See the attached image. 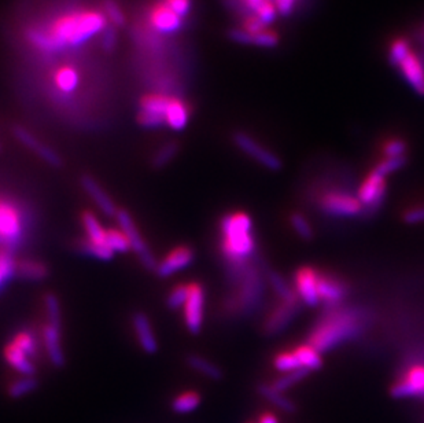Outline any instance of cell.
Instances as JSON below:
<instances>
[{"label": "cell", "mask_w": 424, "mask_h": 423, "mask_svg": "<svg viewBox=\"0 0 424 423\" xmlns=\"http://www.w3.org/2000/svg\"><path fill=\"white\" fill-rule=\"evenodd\" d=\"M107 22L103 11H76L61 17L47 31L61 51L65 47L80 46L100 35L109 26Z\"/></svg>", "instance_id": "cell-1"}, {"label": "cell", "mask_w": 424, "mask_h": 423, "mask_svg": "<svg viewBox=\"0 0 424 423\" xmlns=\"http://www.w3.org/2000/svg\"><path fill=\"white\" fill-rule=\"evenodd\" d=\"M361 330L363 321H360V314L353 310H342L331 314L316 327L311 335L309 345L319 352H327L349 340L359 337Z\"/></svg>", "instance_id": "cell-2"}, {"label": "cell", "mask_w": 424, "mask_h": 423, "mask_svg": "<svg viewBox=\"0 0 424 423\" xmlns=\"http://www.w3.org/2000/svg\"><path fill=\"white\" fill-rule=\"evenodd\" d=\"M223 253L235 264L247 260L254 252L253 221L249 214L236 212L221 218Z\"/></svg>", "instance_id": "cell-3"}, {"label": "cell", "mask_w": 424, "mask_h": 423, "mask_svg": "<svg viewBox=\"0 0 424 423\" xmlns=\"http://www.w3.org/2000/svg\"><path fill=\"white\" fill-rule=\"evenodd\" d=\"M116 218L120 224V228L121 231L127 235L128 241H129V245H131V249L135 252V255L138 256L141 264L147 269V271H155L157 269V265L158 262L155 260L152 252L150 250L148 245L146 244V241L143 239V237L131 216V213L125 209H118L117 214H116Z\"/></svg>", "instance_id": "cell-4"}, {"label": "cell", "mask_w": 424, "mask_h": 423, "mask_svg": "<svg viewBox=\"0 0 424 423\" xmlns=\"http://www.w3.org/2000/svg\"><path fill=\"white\" fill-rule=\"evenodd\" d=\"M233 142L242 153H244L247 157L256 161L261 166L272 172H278L282 169L283 162L281 157L276 153L267 149L265 146H262L249 134L243 131H237L233 135Z\"/></svg>", "instance_id": "cell-5"}, {"label": "cell", "mask_w": 424, "mask_h": 423, "mask_svg": "<svg viewBox=\"0 0 424 423\" xmlns=\"http://www.w3.org/2000/svg\"><path fill=\"white\" fill-rule=\"evenodd\" d=\"M172 97L162 94H148L141 101L138 122L143 128L154 129L166 125L165 115Z\"/></svg>", "instance_id": "cell-6"}, {"label": "cell", "mask_w": 424, "mask_h": 423, "mask_svg": "<svg viewBox=\"0 0 424 423\" xmlns=\"http://www.w3.org/2000/svg\"><path fill=\"white\" fill-rule=\"evenodd\" d=\"M320 208L326 214L333 217H356L364 211L357 197L340 191L326 193L322 197Z\"/></svg>", "instance_id": "cell-7"}, {"label": "cell", "mask_w": 424, "mask_h": 423, "mask_svg": "<svg viewBox=\"0 0 424 423\" xmlns=\"http://www.w3.org/2000/svg\"><path fill=\"white\" fill-rule=\"evenodd\" d=\"M184 308L186 327L192 335H198L203 326L205 289L199 283H189V298Z\"/></svg>", "instance_id": "cell-8"}, {"label": "cell", "mask_w": 424, "mask_h": 423, "mask_svg": "<svg viewBox=\"0 0 424 423\" xmlns=\"http://www.w3.org/2000/svg\"><path fill=\"white\" fill-rule=\"evenodd\" d=\"M13 135L19 143H22L31 152H33L39 159H43L49 166L61 168L63 165V159L59 156V153H56L46 143L40 142L32 132H29L22 125H15L13 128Z\"/></svg>", "instance_id": "cell-9"}, {"label": "cell", "mask_w": 424, "mask_h": 423, "mask_svg": "<svg viewBox=\"0 0 424 423\" xmlns=\"http://www.w3.org/2000/svg\"><path fill=\"white\" fill-rule=\"evenodd\" d=\"M22 234V221L18 211L10 204L0 200V244L14 245Z\"/></svg>", "instance_id": "cell-10"}, {"label": "cell", "mask_w": 424, "mask_h": 423, "mask_svg": "<svg viewBox=\"0 0 424 423\" xmlns=\"http://www.w3.org/2000/svg\"><path fill=\"white\" fill-rule=\"evenodd\" d=\"M319 275L311 266H304L295 273V293L308 307H317L320 303Z\"/></svg>", "instance_id": "cell-11"}, {"label": "cell", "mask_w": 424, "mask_h": 423, "mask_svg": "<svg viewBox=\"0 0 424 423\" xmlns=\"http://www.w3.org/2000/svg\"><path fill=\"white\" fill-rule=\"evenodd\" d=\"M386 194V182L384 177L379 176L374 170L363 182L357 198L363 205V209L368 212L375 211L380 208Z\"/></svg>", "instance_id": "cell-12"}, {"label": "cell", "mask_w": 424, "mask_h": 423, "mask_svg": "<svg viewBox=\"0 0 424 423\" xmlns=\"http://www.w3.org/2000/svg\"><path fill=\"white\" fill-rule=\"evenodd\" d=\"M407 84L418 94L424 97V59L414 50L395 66Z\"/></svg>", "instance_id": "cell-13"}, {"label": "cell", "mask_w": 424, "mask_h": 423, "mask_svg": "<svg viewBox=\"0 0 424 423\" xmlns=\"http://www.w3.org/2000/svg\"><path fill=\"white\" fill-rule=\"evenodd\" d=\"M80 186L88 194V197L94 201L95 205L100 209L104 216L113 217L117 214V207L113 198L104 191V189L97 183V180L91 175H83L80 177Z\"/></svg>", "instance_id": "cell-14"}, {"label": "cell", "mask_w": 424, "mask_h": 423, "mask_svg": "<svg viewBox=\"0 0 424 423\" xmlns=\"http://www.w3.org/2000/svg\"><path fill=\"white\" fill-rule=\"evenodd\" d=\"M194 259H195L194 250L189 246L176 248L161 263H158L155 273L159 278H169L173 273H176V272H179V271H182V269H184V268H187L192 264Z\"/></svg>", "instance_id": "cell-15"}, {"label": "cell", "mask_w": 424, "mask_h": 423, "mask_svg": "<svg viewBox=\"0 0 424 423\" xmlns=\"http://www.w3.org/2000/svg\"><path fill=\"white\" fill-rule=\"evenodd\" d=\"M150 21L152 28L159 33H175L183 26V18L173 13L165 3H159L152 7Z\"/></svg>", "instance_id": "cell-16"}, {"label": "cell", "mask_w": 424, "mask_h": 423, "mask_svg": "<svg viewBox=\"0 0 424 423\" xmlns=\"http://www.w3.org/2000/svg\"><path fill=\"white\" fill-rule=\"evenodd\" d=\"M132 324H134V330H135V334H136V338L139 341L141 349L148 355L157 353L158 341L155 338V334L152 331L151 321L148 317L144 312L138 311L132 315Z\"/></svg>", "instance_id": "cell-17"}, {"label": "cell", "mask_w": 424, "mask_h": 423, "mask_svg": "<svg viewBox=\"0 0 424 423\" xmlns=\"http://www.w3.org/2000/svg\"><path fill=\"white\" fill-rule=\"evenodd\" d=\"M43 341L51 365L55 369H62L66 365V358L61 345V330L47 323L43 328Z\"/></svg>", "instance_id": "cell-18"}, {"label": "cell", "mask_w": 424, "mask_h": 423, "mask_svg": "<svg viewBox=\"0 0 424 423\" xmlns=\"http://www.w3.org/2000/svg\"><path fill=\"white\" fill-rule=\"evenodd\" d=\"M347 293L346 286L339 279L332 276L319 275V297L320 301L326 303L327 305H336L339 304Z\"/></svg>", "instance_id": "cell-19"}, {"label": "cell", "mask_w": 424, "mask_h": 423, "mask_svg": "<svg viewBox=\"0 0 424 423\" xmlns=\"http://www.w3.org/2000/svg\"><path fill=\"white\" fill-rule=\"evenodd\" d=\"M297 315V304H285L282 303L278 305L274 312L267 319L265 333L268 334H279L284 327Z\"/></svg>", "instance_id": "cell-20"}, {"label": "cell", "mask_w": 424, "mask_h": 423, "mask_svg": "<svg viewBox=\"0 0 424 423\" xmlns=\"http://www.w3.org/2000/svg\"><path fill=\"white\" fill-rule=\"evenodd\" d=\"M4 359L14 369L24 376H32L36 372L35 365L28 359V355L19 349L13 341L4 348Z\"/></svg>", "instance_id": "cell-21"}, {"label": "cell", "mask_w": 424, "mask_h": 423, "mask_svg": "<svg viewBox=\"0 0 424 423\" xmlns=\"http://www.w3.org/2000/svg\"><path fill=\"white\" fill-rule=\"evenodd\" d=\"M166 125L173 131H183L189 121V106L179 98H171L165 115Z\"/></svg>", "instance_id": "cell-22"}, {"label": "cell", "mask_w": 424, "mask_h": 423, "mask_svg": "<svg viewBox=\"0 0 424 423\" xmlns=\"http://www.w3.org/2000/svg\"><path fill=\"white\" fill-rule=\"evenodd\" d=\"M186 362H187L189 369L202 374L203 376H206L212 381H221L224 378V372L216 363H213L212 360H209L201 355H195V353L189 355Z\"/></svg>", "instance_id": "cell-23"}, {"label": "cell", "mask_w": 424, "mask_h": 423, "mask_svg": "<svg viewBox=\"0 0 424 423\" xmlns=\"http://www.w3.org/2000/svg\"><path fill=\"white\" fill-rule=\"evenodd\" d=\"M257 390L264 399H267L271 404H274L275 407H278L279 410H282L284 413L292 414V413L297 411V406L290 399H287L282 392L276 390L272 385L261 383V385H258Z\"/></svg>", "instance_id": "cell-24"}, {"label": "cell", "mask_w": 424, "mask_h": 423, "mask_svg": "<svg viewBox=\"0 0 424 423\" xmlns=\"http://www.w3.org/2000/svg\"><path fill=\"white\" fill-rule=\"evenodd\" d=\"M17 275L25 280H45L49 275L47 265L35 260H22L17 264Z\"/></svg>", "instance_id": "cell-25"}, {"label": "cell", "mask_w": 424, "mask_h": 423, "mask_svg": "<svg viewBox=\"0 0 424 423\" xmlns=\"http://www.w3.org/2000/svg\"><path fill=\"white\" fill-rule=\"evenodd\" d=\"M54 81L59 91H62L65 94H70V93L76 91V88L79 87L80 76L74 67L63 66L56 70V73L54 76Z\"/></svg>", "instance_id": "cell-26"}, {"label": "cell", "mask_w": 424, "mask_h": 423, "mask_svg": "<svg viewBox=\"0 0 424 423\" xmlns=\"http://www.w3.org/2000/svg\"><path fill=\"white\" fill-rule=\"evenodd\" d=\"M294 355L297 356L299 365L302 369L308 371L320 370L323 366V359L320 356V352L315 349L312 345H301L294 351Z\"/></svg>", "instance_id": "cell-27"}, {"label": "cell", "mask_w": 424, "mask_h": 423, "mask_svg": "<svg viewBox=\"0 0 424 423\" xmlns=\"http://www.w3.org/2000/svg\"><path fill=\"white\" fill-rule=\"evenodd\" d=\"M81 223L84 225V230L88 235V239L99 245H106V234L107 231L100 225L99 220L96 218L93 212H83L81 214Z\"/></svg>", "instance_id": "cell-28"}, {"label": "cell", "mask_w": 424, "mask_h": 423, "mask_svg": "<svg viewBox=\"0 0 424 423\" xmlns=\"http://www.w3.org/2000/svg\"><path fill=\"white\" fill-rule=\"evenodd\" d=\"M179 150H180V145L176 141L166 142L152 156L151 168H154L157 170L165 168L166 165H169L173 159H176V156L179 154Z\"/></svg>", "instance_id": "cell-29"}, {"label": "cell", "mask_w": 424, "mask_h": 423, "mask_svg": "<svg viewBox=\"0 0 424 423\" xmlns=\"http://www.w3.org/2000/svg\"><path fill=\"white\" fill-rule=\"evenodd\" d=\"M77 248L83 255L102 260V262H110V260H113V257L116 255L107 245H99L90 239L79 241Z\"/></svg>", "instance_id": "cell-30"}, {"label": "cell", "mask_w": 424, "mask_h": 423, "mask_svg": "<svg viewBox=\"0 0 424 423\" xmlns=\"http://www.w3.org/2000/svg\"><path fill=\"white\" fill-rule=\"evenodd\" d=\"M269 283L272 286V289L275 290L276 296L281 298L282 303L285 304H297V293L295 290H292L290 287V285L283 279L282 275H279L278 272H269Z\"/></svg>", "instance_id": "cell-31"}, {"label": "cell", "mask_w": 424, "mask_h": 423, "mask_svg": "<svg viewBox=\"0 0 424 423\" xmlns=\"http://www.w3.org/2000/svg\"><path fill=\"white\" fill-rule=\"evenodd\" d=\"M412 50H414L412 45L407 38H395L391 40L387 50L388 62L393 66H397L401 61H404L409 55Z\"/></svg>", "instance_id": "cell-32"}, {"label": "cell", "mask_w": 424, "mask_h": 423, "mask_svg": "<svg viewBox=\"0 0 424 423\" xmlns=\"http://www.w3.org/2000/svg\"><path fill=\"white\" fill-rule=\"evenodd\" d=\"M39 388V381L32 375V376H22L17 381H14L8 386V396L11 399H21L32 392H35Z\"/></svg>", "instance_id": "cell-33"}, {"label": "cell", "mask_w": 424, "mask_h": 423, "mask_svg": "<svg viewBox=\"0 0 424 423\" xmlns=\"http://www.w3.org/2000/svg\"><path fill=\"white\" fill-rule=\"evenodd\" d=\"M201 396L196 392H186L180 396H178L172 401V410L176 414H189L194 410H196L201 404Z\"/></svg>", "instance_id": "cell-34"}, {"label": "cell", "mask_w": 424, "mask_h": 423, "mask_svg": "<svg viewBox=\"0 0 424 423\" xmlns=\"http://www.w3.org/2000/svg\"><path fill=\"white\" fill-rule=\"evenodd\" d=\"M393 399H405V397H422L424 399V388L418 386L408 378L393 385L390 389Z\"/></svg>", "instance_id": "cell-35"}, {"label": "cell", "mask_w": 424, "mask_h": 423, "mask_svg": "<svg viewBox=\"0 0 424 423\" xmlns=\"http://www.w3.org/2000/svg\"><path fill=\"white\" fill-rule=\"evenodd\" d=\"M106 245L114 252V253H127L131 250L129 241L127 235L120 230H109L106 234Z\"/></svg>", "instance_id": "cell-36"}, {"label": "cell", "mask_w": 424, "mask_h": 423, "mask_svg": "<svg viewBox=\"0 0 424 423\" xmlns=\"http://www.w3.org/2000/svg\"><path fill=\"white\" fill-rule=\"evenodd\" d=\"M309 375V371L305 369H299V370L292 371L288 374H284L281 378H278L276 381H274V383H271L276 390L284 393L285 390H288L290 388H292L294 385L299 383L301 381H304L306 376Z\"/></svg>", "instance_id": "cell-37"}, {"label": "cell", "mask_w": 424, "mask_h": 423, "mask_svg": "<svg viewBox=\"0 0 424 423\" xmlns=\"http://www.w3.org/2000/svg\"><path fill=\"white\" fill-rule=\"evenodd\" d=\"M290 223L292 230L298 234V237L304 241L313 239V228L309 223V220L301 214V213H292L290 217Z\"/></svg>", "instance_id": "cell-38"}, {"label": "cell", "mask_w": 424, "mask_h": 423, "mask_svg": "<svg viewBox=\"0 0 424 423\" xmlns=\"http://www.w3.org/2000/svg\"><path fill=\"white\" fill-rule=\"evenodd\" d=\"M45 305L47 311L48 324L61 330L62 315H61V304L58 297L54 293H47L45 296Z\"/></svg>", "instance_id": "cell-39"}, {"label": "cell", "mask_w": 424, "mask_h": 423, "mask_svg": "<svg viewBox=\"0 0 424 423\" xmlns=\"http://www.w3.org/2000/svg\"><path fill=\"white\" fill-rule=\"evenodd\" d=\"M103 8H104L103 13H104L107 21H110L113 26L121 28V26L125 25L127 17H125L123 8L120 7V4L116 0H104Z\"/></svg>", "instance_id": "cell-40"}, {"label": "cell", "mask_w": 424, "mask_h": 423, "mask_svg": "<svg viewBox=\"0 0 424 423\" xmlns=\"http://www.w3.org/2000/svg\"><path fill=\"white\" fill-rule=\"evenodd\" d=\"M253 15H256L261 24H264L267 28L269 25L274 24V21L276 19V17L279 15L278 14V10H276V6L274 3V0H264L258 8L253 13Z\"/></svg>", "instance_id": "cell-41"}, {"label": "cell", "mask_w": 424, "mask_h": 423, "mask_svg": "<svg viewBox=\"0 0 424 423\" xmlns=\"http://www.w3.org/2000/svg\"><path fill=\"white\" fill-rule=\"evenodd\" d=\"M274 366L276 367V370L281 371L283 374H288V372L302 369L297 356L294 355V352L279 353L274 360Z\"/></svg>", "instance_id": "cell-42"}, {"label": "cell", "mask_w": 424, "mask_h": 423, "mask_svg": "<svg viewBox=\"0 0 424 423\" xmlns=\"http://www.w3.org/2000/svg\"><path fill=\"white\" fill-rule=\"evenodd\" d=\"M279 35L271 29H265L257 35H251V46H257L261 49H274L279 45Z\"/></svg>", "instance_id": "cell-43"}, {"label": "cell", "mask_w": 424, "mask_h": 423, "mask_svg": "<svg viewBox=\"0 0 424 423\" xmlns=\"http://www.w3.org/2000/svg\"><path fill=\"white\" fill-rule=\"evenodd\" d=\"M189 298V285H179L172 289L166 298V305L169 310H178L186 305Z\"/></svg>", "instance_id": "cell-44"}, {"label": "cell", "mask_w": 424, "mask_h": 423, "mask_svg": "<svg viewBox=\"0 0 424 423\" xmlns=\"http://www.w3.org/2000/svg\"><path fill=\"white\" fill-rule=\"evenodd\" d=\"M407 165V159L405 157H398V159H384L383 161H380L375 166L374 172L377 173L379 176L384 177L400 170L401 168H404Z\"/></svg>", "instance_id": "cell-45"}, {"label": "cell", "mask_w": 424, "mask_h": 423, "mask_svg": "<svg viewBox=\"0 0 424 423\" xmlns=\"http://www.w3.org/2000/svg\"><path fill=\"white\" fill-rule=\"evenodd\" d=\"M13 342L19 348L22 349L28 356H35L36 355V342L33 340V335L29 334L28 331H19L14 338H13Z\"/></svg>", "instance_id": "cell-46"}, {"label": "cell", "mask_w": 424, "mask_h": 423, "mask_svg": "<svg viewBox=\"0 0 424 423\" xmlns=\"http://www.w3.org/2000/svg\"><path fill=\"white\" fill-rule=\"evenodd\" d=\"M407 153V143L401 139H391L384 143L383 154L386 159H398L405 157Z\"/></svg>", "instance_id": "cell-47"}, {"label": "cell", "mask_w": 424, "mask_h": 423, "mask_svg": "<svg viewBox=\"0 0 424 423\" xmlns=\"http://www.w3.org/2000/svg\"><path fill=\"white\" fill-rule=\"evenodd\" d=\"M100 35H102V39H100L102 49L106 53H111L116 49V46H117V32H116V28L107 26Z\"/></svg>", "instance_id": "cell-48"}, {"label": "cell", "mask_w": 424, "mask_h": 423, "mask_svg": "<svg viewBox=\"0 0 424 423\" xmlns=\"http://www.w3.org/2000/svg\"><path fill=\"white\" fill-rule=\"evenodd\" d=\"M165 4L180 18L187 17L192 7V0H165Z\"/></svg>", "instance_id": "cell-49"}, {"label": "cell", "mask_w": 424, "mask_h": 423, "mask_svg": "<svg viewBox=\"0 0 424 423\" xmlns=\"http://www.w3.org/2000/svg\"><path fill=\"white\" fill-rule=\"evenodd\" d=\"M274 3L276 6L279 15L290 17L294 13L298 0H274Z\"/></svg>", "instance_id": "cell-50"}, {"label": "cell", "mask_w": 424, "mask_h": 423, "mask_svg": "<svg viewBox=\"0 0 424 423\" xmlns=\"http://www.w3.org/2000/svg\"><path fill=\"white\" fill-rule=\"evenodd\" d=\"M404 221L408 224H418L424 221V207L412 208L404 213Z\"/></svg>", "instance_id": "cell-51"}, {"label": "cell", "mask_w": 424, "mask_h": 423, "mask_svg": "<svg viewBox=\"0 0 424 423\" xmlns=\"http://www.w3.org/2000/svg\"><path fill=\"white\" fill-rule=\"evenodd\" d=\"M262 1H264V0H239V4H242V7H243L247 13L253 14V13L258 8V6H260Z\"/></svg>", "instance_id": "cell-52"}, {"label": "cell", "mask_w": 424, "mask_h": 423, "mask_svg": "<svg viewBox=\"0 0 424 423\" xmlns=\"http://www.w3.org/2000/svg\"><path fill=\"white\" fill-rule=\"evenodd\" d=\"M258 423H279V421H278V418H276L275 415H272V414H265V415L260 417Z\"/></svg>", "instance_id": "cell-53"}, {"label": "cell", "mask_w": 424, "mask_h": 423, "mask_svg": "<svg viewBox=\"0 0 424 423\" xmlns=\"http://www.w3.org/2000/svg\"><path fill=\"white\" fill-rule=\"evenodd\" d=\"M4 280H7V279H6V276H4V275H3V272H1V271H0V286H1V285H3V282H4Z\"/></svg>", "instance_id": "cell-54"}, {"label": "cell", "mask_w": 424, "mask_h": 423, "mask_svg": "<svg viewBox=\"0 0 424 423\" xmlns=\"http://www.w3.org/2000/svg\"><path fill=\"white\" fill-rule=\"evenodd\" d=\"M421 36H422V42H423V46H424V26H423V29H422V35H421Z\"/></svg>", "instance_id": "cell-55"}, {"label": "cell", "mask_w": 424, "mask_h": 423, "mask_svg": "<svg viewBox=\"0 0 424 423\" xmlns=\"http://www.w3.org/2000/svg\"><path fill=\"white\" fill-rule=\"evenodd\" d=\"M249 423H253V422H249Z\"/></svg>", "instance_id": "cell-56"}]
</instances>
